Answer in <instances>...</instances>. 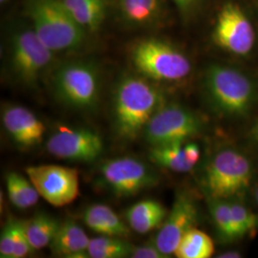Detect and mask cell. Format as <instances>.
<instances>
[{
    "label": "cell",
    "mask_w": 258,
    "mask_h": 258,
    "mask_svg": "<svg viewBox=\"0 0 258 258\" xmlns=\"http://www.w3.org/2000/svg\"><path fill=\"white\" fill-rule=\"evenodd\" d=\"M163 104V93L152 81L141 75L123 76L116 85L113 98L117 132L123 138H136Z\"/></svg>",
    "instance_id": "6da1fadb"
},
{
    "label": "cell",
    "mask_w": 258,
    "mask_h": 258,
    "mask_svg": "<svg viewBox=\"0 0 258 258\" xmlns=\"http://www.w3.org/2000/svg\"><path fill=\"white\" fill-rule=\"evenodd\" d=\"M24 12L37 37L55 54L74 52L86 44L89 33L61 0H25Z\"/></svg>",
    "instance_id": "7a4b0ae2"
},
{
    "label": "cell",
    "mask_w": 258,
    "mask_h": 258,
    "mask_svg": "<svg viewBox=\"0 0 258 258\" xmlns=\"http://www.w3.org/2000/svg\"><path fill=\"white\" fill-rule=\"evenodd\" d=\"M204 89L213 109L226 117L242 118L258 101L252 79L230 65H210L204 75Z\"/></svg>",
    "instance_id": "3957f363"
},
{
    "label": "cell",
    "mask_w": 258,
    "mask_h": 258,
    "mask_svg": "<svg viewBox=\"0 0 258 258\" xmlns=\"http://www.w3.org/2000/svg\"><path fill=\"white\" fill-rule=\"evenodd\" d=\"M55 55L39 39L29 22L11 30L7 41V65L12 78L19 84L37 86L51 68Z\"/></svg>",
    "instance_id": "277c9868"
},
{
    "label": "cell",
    "mask_w": 258,
    "mask_h": 258,
    "mask_svg": "<svg viewBox=\"0 0 258 258\" xmlns=\"http://www.w3.org/2000/svg\"><path fill=\"white\" fill-rule=\"evenodd\" d=\"M130 59L138 74L152 82H179L191 72V62L184 52L157 37L135 42L130 49Z\"/></svg>",
    "instance_id": "5b68a950"
},
{
    "label": "cell",
    "mask_w": 258,
    "mask_h": 258,
    "mask_svg": "<svg viewBox=\"0 0 258 258\" xmlns=\"http://www.w3.org/2000/svg\"><path fill=\"white\" fill-rule=\"evenodd\" d=\"M253 176V166L246 154L236 148L218 150L203 177L204 188L212 199H231L245 194Z\"/></svg>",
    "instance_id": "8992f818"
},
{
    "label": "cell",
    "mask_w": 258,
    "mask_h": 258,
    "mask_svg": "<svg viewBox=\"0 0 258 258\" xmlns=\"http://www.w3.org/2000/svg\"><path fill=\"white\" fill-rule=\"evenodd\" d=\"M52 85L58 102L75 109H91L100 98V70L90 60H71L58 66Z\"/></svg>",
    "instance_id": "52a82bcc"
},
{
    "label": "cell",
    "mask_w": 258,
    "mask_h": 258,
    "mask_svg": "<svg viewBox=\"0 0 258 258\" xmlns=\"http://www.w3.org/2000/svg\"><path fill=\"white\" fill-rule=\"evenodd\" d=\"M203 121L194 111L182 105L163 104L145 128V138L152 147L184 143L198 135Z\"/></svg>",
    "instance_id": "ba28073f"
},
{
    "label": "cell",
    "mask_w": 258,
    "mask_h": 258,
    "mask_svg": "<svg viewBox=\"0 0 258 258\" xmlns=\"http://www.w3.org/2000/svg\"><path fill=\"white\" fill-rule=\"evenodd\" d=\"M212 38L223 50L233 55H246L254 46L255 33L252 23L239 5L228 2L217 15Z\"/></svg>",
    "instance_id": "9c48e42d"
},
{
    "label": "cell",
    "mask_w": 258,
    "mask_h": 258,
    "mask_svg": "<svg viewBox=\"0 0 258 258\" xmlns=\"http://www.w3.org/2000/svg\"><path fill=\"white\" fill-rule=\"evenodd\" d=\"M26 174L39 196L54 207L74 202L80 194V178L75 168L40 165L27 167Z\"/></svg>",
    "instance_id": "30bf717a"
},
{
    "label": "cell",
    "mask_w": 258,
    "mask_h": 258,
    "mask_svg": "<svg viewBox=\"0 0 258 258\" xmlns=\"http://www.w3.org/2000/svg\"><path fill=\"white\" fill-rule=\"evenodd\" d=\"M101 172L111 191L119 197L134 196L158 182L156 173L148 165L131 157L106 161Z\"/></svg>",
    "instance_id": "8fae6325"
},
{
    "label": "cell",
    "mask_w": 258,
    "mask_h": 258,
    "mask_svg": "<svg viewBox=\"0 0 258 258\" xmlns=\"http://www.w3.org/2000/svg\"><path fill=\"white\" fill-rule=\"evenodd\" d=\"M46 148L50 154L58 159L90 163L101 156L103 142L91 129L63 127L49 138Z\"/></svg>",
    "instance_id": "7c38bea8"
},
{
    "label": "cell",
    "mask_w": 258,
    "mask_h": 258,
    "mask_svg": "<svg viewBox=\"0 0 258 258\" xmlns=\"http://www.w3.org/2000/svg\"><path fill=\"white\" fill-rule=\"evenodd\" d=\"M198 207L187 194H177L171 211L161 226L155 238V244L166 255L174 254L184 234L195 228L198 222Z\"/></svg>",
    "instance_id": "4fadbf2b"
},
{
    "label": "cell",
    "mask_w": 258,
    "mask_h": 258,
    "mask_svg": "<svg viewBox=\"0 0 258 258\" xmlns=\"http://www.w3.org/2000/svg\"><path fill=\"white\" fill-rule=\"evenodd\" d=\"M118 18L132 29H151L164 24L167 17L166 0H112Z\"/></svg>",
    "instance_id": "5bb4252c"
},
{
    "label": "cell",
    "mask_w": 258,
    "mask_h": 258,
    "mask_svg": "<svg viewBox=\"0 0 258 258\" xmlns=\"http://www.w3.org/2000/svg\"><path fill=\"white\" fill-rule=\"evenodd\" d=\"M2 121L10 138L21 148H33L40 144L46 130L32 111L20 105L5 107Z\"/></svg>",
    "instance_id": "9a60e30c"
},
{
    "label": "cell",
    "mask_w": 258,
    "mask_h": 258,
    "mask_svg": "<svg viewBox=\"0 0 258 258\" xmlns=\"http://www.w3.org/2000/svg\"><path fill=\"white\" fill-rule=\"evenodd\" d=\"M90 239L81 226L72 220L60 223L55 237L50 244L53 253L71 258L89 257Z\"/></svg>",
    "instance_id": "2e32d148"
},
{
    "label": "cell",
    "mask_w": 258,
    "mask_h": 258,
    "mask_svg": "<svg viewBox=\"0 0 258 258\" xmlns=\"http://www.w3.org/2000/svg\"><path fill=\"white\" fill-rule=\"evenodd\" d=\"M166 208L156 200L148 199L131 206L125 213L129 227L137 233L146 234L161 228L167 215Z\"/></svg>",
    "instance_id": "e0dca14e"
},
{
    "label": "cell",
    "mask_w": 258,
    "mask_h": 258,
    "mask_svg": "<svg viewBox=\"0 0 258 258\" xmlns=\"http://www.w3.org/2000/svg\"><path fill=\"white\" fill-rule=\"evenodd\" d=\"M75 20L88 33L102 27L109 8L108 0H61Z\"/></svg>",
    "instance_id": "ac0fdd59"
},
{
    "label": "cell",
    "mask_w": 258,
    "mask_h": 258,
    "mask_svg": "<svg viewBox=\"0 0 258 258\" xmlns=\"http://www.w3.org/2000/svg\"><path fill=\"white\" fill-rule=\"evenodd\" d=\"M85 225L100 235L122 237L129 233L126 225L110 207L103 204H95L88 207L84 214Z\"/></svg>",
    "instance_id": "d6986e66"
},
{
    "label": "cell",
    "mask_w": 258,
    "mask_h": 258,
    "mask_svg": "<svg viewBox=\"0 0 258 258\" xmlns=\"http://www.w3.org/2000/svg\"><path fill=\"white\" fill-rule=\"evenodd\" d=\"M60 223L45 212H38L25 221L28 237L34 250L50 246Z\"/></svg>",
    "instance_id": "ffe728a7"
},
{
    "label": "cell",
    "mask_w": 258,
    "mask_h": 258,
    "mask_svg": "<svg viewBox=\"0 0 258 258\" xmlns=\"http://www.w3.org/2000/svg\"><path fill=\"white\" fill-rule=\"evenodd\" d=\"M184 143H176L171 145L152 147L149 152V157L153 163L158 166L165 167L175 172H188L194 168L185 157Z\"/></svg>",
    "instance_id": "44dd1931"
},
{
    "label": "cell",
    "mask_w": 258,
    "mask_h": 258,
    "mask_svg": "<svg viewBox=\"0 0 258 258\" xmlns=\"http://www.w3.org/2000/svg\"><path fill=\"white\" fill-rule=\"evenodd\" d=\"M6 187L11 203L20 210L34 207L40 197L30 179L17 172L6 175Z\"/></svg>",
    "instance_id": "7402d4cb"
},
{
    "label": "cell",
    "mask_w": 258,
    "mask_h": 258,
    "mask_svg": "<svg viewBox=\"0 0 258 258\" xmlns=\"http://www.w3.org/2000/svg\"><path fill=\"white\" fill-rule=\"evenodd\" d=\"M213 253L214 244L212 238L195 228L184 234L174 252L179 258H210Z\"/></svg>",
    "instance_id": "603a6c76"
},
{
    "label": "cell",
    "mask_w": 258,
    "mask_h": 258,
    "mask_svg": "<svg viewBox=\"0 0 258 258\" xmlns=\"http://www.w3.org/2000/svg\"><path fill=\"white\" fill-rule=\"evenodd\" d=\"M210 210L216 231L225 241L241 238L237 226L231 212V203L228 199H212Z\"/></svg>",
    "instance_id": "cb8c5ba5"
},
{
    "label": "cell",
    "mask_w": 258,
    "mask_h": 258,
    "mask_svg": "<svg viewBox=\"0 0 258 258\" xmlns=\"http://www.w3.org/2000/svg\"><path fill=\"white\" fill-rule=\"evenodd\" d=\"M133 246L118 236L101 235L90 239L89 257L122 258L131 255Z\"/></svg>",
    "instance_id": "d4e9b609"
},
{
    "label": "cell",
    "mask_w": 258,
    "mask_h": 258,
    "mask_svg": "<svg viewBox=\"0 0 258 258\" xmlns=\"http://www.w3.org/2000/svg\"><path fill=\"white\" fill-rule=\"evenodd\" d=\"M230 203L240 237L255 232L258 229L257 215L244 204L234 201H230Z\"/></svg>",
    "instance_id": "484cf974"
},
{
    "label": "cell",
    "mask_w": 258,
    "mask_h": 258,
    "mask_svg": "<svg viewBox=\"0 0 258 258\" xmlns=\"http://www.w3.org/2000/svg\"><path fill=\"white\" fill-rule=\"evenodd\" d=\"M179 13L181 19L189 23L194 21L203 11L208 0H171Z\"/></svg>",
    "instance_id": "4316f807"
},
{
    "label": "cell",
    "mask_w": 258,
    "mask_h": 258,
    "mask_svg": "<svg viewBox=\"0 0 258 258\" xmlns=\"http://www.w3.org/2000/svg\"><path fill=\"white\" fill-rule=\"evenodd\" d=\"M17 220L9 218L3 227L0 235V256L2 258H13L15 249Z\"/></svg>",
    "instance_id": "83f0119b"
},
{
    "label": "cell",
    "mask_w": 258,
    "mask_h": 258,
    "mask_svg": "<svg viewBox=\"0 0 258 258\" xmlns=\"http://www.w3.org/2000/svg\"><path fill=\"white\" fill-rule=\"evenodd\" d=\"M33 250L34 249L30 243L26 228H25V221L17 220L15 249H14L13 258L25 257Z\"/></svg>",
    "instance_id": "f1b7e54d"
},
{
    "label": "cell",
    "mask_w": 258,
    "mask_h": 258,
    "mask_svg": "<svg viewBox=\"0 0 258 258\" xmlns=\"http://www.w3.org/2000/svg\"><path fill=\"white\" fill-rule=\"evenodd\" d=\"M130 257L134 258H165L167 257L157 247L155 242L153 244H145L139 247H134L132 249Z\"/></svg>",
    "instance_id": "f546056e"
},
{
    "label": "cell",
    "mask_w": 258,
    "mask_h": 258,
    "mask_svg": "<svg viewBox=\"0 0 258 258\" xmlns=\"http://www.w3.org/2000/svg\"><path fill=\"white\" fill-rule=\"evenodd\" d=\"M184 151L186 159L195 166L200 159V149L198 146L196 144H187L184 146Z\"/></svg>",
    "instance_id": "4dcf8cb0"
},
{
    "label": "cell",
    "mask_w": 258,
    "mask_h": 258,
    "mask_svg": "<svg viewBox=\"0 0 258 258\" xmlns=\"http://www.w3.org/2000/svg\"><path fill=\"white\" fill-rule=\"evenodd\" d=\"M249 135H250L251 141L258 147V120L254 123V125L252 126V128H251L250 132H249Z\"/></svg>",
    "instance_id": "1f68e13d"
},
{
    "label": "cell",
    "mask_w": 258,
    "mask_h": 258,
    "mask_svg": "<svg viewBox=\"0 0 258 258\" xmlns=\"http://www.w3.org/2000/svg\"><path fill=\"white\" fill-rule=\"evenodd\" d=\"M218 257L220 258H237L241 257V253L238 251H234V250H231V251H226L224 253L220 254Z\"/></svg>",
    "instance_id": "d6a6232c"
},
{
    "label": "cell",
    "mask_w": 258,
    "mask_h": 258,
    "mask_svg": "<svg viewBox=\"0 0 258 258\" xmlns=\"http://www.w3.org/2000/svg\"><path fill=\"white\" fill-rule=\"evenodd\" d=\"M254 199H255V202H256L258 206V184L255 187V190H254Z\"/></svg>",
    "instance_id": "836d02e7"
},
{
    "label": "cell",
    "mask_w": 258,
    "mask_h": 258,
    "mask_svg": "<svg viewBox=\"0 0 258 258\" xmlns=\"http://www.w3.org/2000/svg\"><path fill=\"white\" fill-rule=\"evenodd\" d=\"M9 1L10 0H0V3H1V5H6Z\"/></svg>",
    "instance_id": "e575fe53"
}]
</instances>
